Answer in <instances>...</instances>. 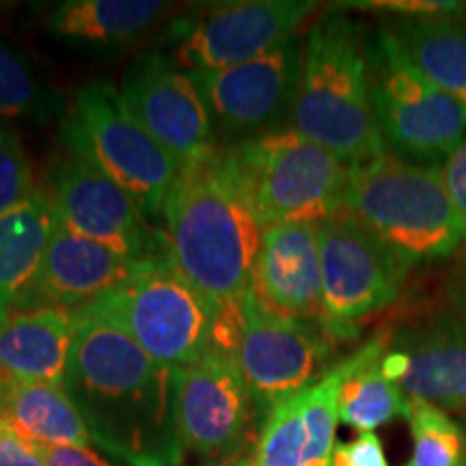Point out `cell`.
<instances>
[{
    "label": "cell",
    "instance_id": "obj_8",
    "mask_svg": "<svg viewBox=\"0 0 466 466\" xmlns=\"http://www.w3.org/2000/svg\"><path fill=\"white\" fill-rule=\"evenodd\" d=\"M370 80L378 130L395 158L441 168L466 143V108L425 80L382 26L370 39Z\"/></svg>",
    "mask_w": 466,
    "mask_h": 466
},
{
    "label": "cell",
    "instance_id": "obj_20",
    "mask_svg": "<svg viewBox=\"0 0 466 466\" xmlns=\"http://www.w3.org/2000/svg\"><path fill=\"white\" fill-rule=\"evenodd\" d=\"M76 319L66 309H26L0 322V374L5 380L66 384Z\"/></svg>",
    "mask_w": 466,
    "mask_h": 466
},
{
    "label": "cell",
    "instance_id": "obj_9",
    "mask_svg": "<svg viewBox=\"0 0 466 466\" xmlns=\"http://www.w3.org/2000/svg\"><path fill=\"white\" fill-rule=\"evenodd\" d=\"M326 335L352 341L359 324L391 307L410 272L404 261L352 214L339 212L318 225Z\"/></svg>",
    "mask_w": 466,
    "mask_h": 466
},
{
    "label": "cell",
    "instance_id": "obj_37",
    "mask_svg": "<svg viewBox=\"0 0 466 466\" xmlns=\"http://www.w3.org/2000/svg\"><path fill=\"white\" fill-rule=\"evenodd\" d=\"M242 466H253V464H250V460L247 458V460H244V464Z\"/></svg>",
    "mask_w": 466,
    "mask_h": 466
},
{
    "label": "cell",
    "instance_id": "obj_14",
    "mask_svg": "<svg viewBox=\"0 0 466 466\" xmlns=\"http://www.w3.org/2000/svg\"><path fill=\"white\" fill-rule=\"evenodd\" d=\"M177 410L186 458L209 464L242 458L259 415L240 367L217 354L182 370Z\"/></svg>",
    "mask_w": 466,
    "mask_h": 466
},
{
    "label": "cell",
    "instance_id": "obj_13",
    "mask_svg": "<svg viewBox=\"0 0 466 466\" xmlns=\"http://www.w3.org/2000/svg\"><path fill=\"white\" fill-rule=\"evenodd\" d=\"M52 203L66 229L134 261L167 255L165 231L151 229L141 208L100 168L67 151L52 175Z\"/></svg>",
    "mask_w": 466,
    "mask_h": 466
},
{
    "label": "cell",
    "instance_id": "obj_29",
    "mask_svg": "<svg viewBox=\"0 0 466 466\" xmlns=\"http://www.w3.org/2000/svg\"><path fill=\"white\" fill-rule=\"evenodd\" d=\"M333 466H389L380 436L363 432L348 442H337Z\"/></svg>",
    "mask_w": 466,
    "mask_h": 466
},
{
    "label": "cell",
    "instance_id": "obj_35",
    "mask_svg": "<svg viewBox=\"0 0 466 466\" xmlns=\"http://www.w3.org/2000/svg\"><path fill=\"white\" fill-rule=\"evenodd\" d=\"M247 458H236V460H227V462H218V464H206V466H242Z\"/></svg>",
    "mask_w": 466,
    "mask_h": 466
},
{
    "label": "cell",
    "instance_id": "obj_12",
    "mask_svg": "<svg viewBox=\"0 0 466 466\" xmlns=\"http://www.w3.org/2000/svg\"><path fill=\"white\" fill-rule=\"evenodd\" d=\"M335 346L319 324L275 316L248 294L236 363L259 415L322 380L337 365Z\"/></svg>",
    "mask_w": 466,
    "mask_h": 466
},
{
    "label": "cell",
    "instance_id": "obj_23",
    "mask_svg": "<svg viewBox=\"0 0 466 466\" xmlns=\"http://www.w3.org/2000/svg\"><path fill=\"white\" fill-rule=\"evenodd\" d=\"M58 225L50 195L31 199L0 214V322L20 307Z\"/></svg>",
    "mask_w": 466,
    "mask_h": 466
},
{
    "label": "cell",
    "instance_id": "obj_26",
    "mask_svg": "<svg viewBox=\"0 0 466 466\" xmlns=\"http://www.w3.org/2000/svg\"><path fill=\"white\" fill-rule=\"evenodd\" d=\"M63 108V96L39 76L26 52L0 35V121L50 124Z\"/></svg>",
    "mask_w": 466,
    "mask_h": 466
},
{
    "label": "cell",
    "instance_id": "obj_38",
    "mask_svg": "<svg viewBox=\"0 0 466 466\" xmlns=\"http://www.w3.org/2000/svg\"><path fill=\"white\" fill-rule=\"evenodd\" d=\"M462 466H466V460H464V464H462Z\"/></svg>",
    "mask_w": 466,
    "mask_h": 466
},
{
    "label": "cell",
    "instance_id": "obj_18",
    "mask_svg": "<svg viewBox=\"0 0 466 466\" xmlns=\"http://www.w3.org/2000/svg\"><path fill=\"white\" fill-rule=\"evenodd\" d=\"M137 266L138 261L58 223L37 277L15 311L66 309L74 313L119 288Z\"/></svg>",
    "mask_w": 466,
    "mask_h": 466
},
{
    "label": "cell",
    "instance_id": "obj_6",
    "mask_svg": "<svg viewBox=\"0 0 466 466\" xmlns=\"http://www.w3.org/2000/svg\"><path fill=\"white\" fill-rule=\"evenodd\" d=\"M261 229L322 223L343 212L350 168L289 127L229 145Z\"/></svg>",
    "mask_w": 466,
    "mask_h": 466
},
{
    "label": "cell",
    "instance_id": "obj_24",
    "mask_svg": "<svg viewBox=\"0 0 466 466\" xmlns=\"http://www.w3.org/2000/svg\"><path fill=\"white\" fill-rule=\"evenodd\" d=\"M3 417L35 445H93L85 419L63 384L5 380Z\"/></svg>",
    "mask_w": 466,
    "mask_h": 466
},
{
    "label": "cell",
    "instance_id": "obj_5",
    "mask_svg": "<svg viewBox=\"0 0 466 466\" xmlns=\"http://www.w3.org/2000/svg\"><path fill=\"white\" fill-rule=\"evenodd\" d=\"M74 316L113 326L149 359L173 370H188L209 357L212 309L179 275L168 253L138 261L119 288Z\"/></svg>",
    "mask_w": 466,
    "mask_h": 466
},
{
    "label": "cell",
    "instance_id": "obj_1",
    "mask_svg": "<svg viewBox=\"0 0 466 466\" xmlns=\"http://www.w3.org/2000/svg\"><path fill=\"white\" fill-rule=\"evenodd\" d=\"M76 319L66 391L93 445L126 466H182V370L156 363L130 337L100 322Z\"/></svg>",
    "mask_w": 466,
    "mask_h": 466
},
{
    "label": "cell",
    "instance_id": "obj_28",
    "mask_svg": "<svg viewBox=\"0 0 466 466\" xmlns=\"http://www.w3.org/2000/svg\"><path fill=\"white\" fill-rule=\"evenodd\" d=\"M37 192L33 167L20 137L0 127V214L31 199Z\"/></svg>",
    "mask_w": 466,
    "mask_h": 466
},
{
    "label": "cell",
    "instance_id": "obj_15",
    "mask_svg": "<svg viewBox=\"0 0 466 466\" xmlns=\"http://www.w3.org/2000/svg\"><path fill=\"white\" fill-rule=\"evenodd\" d=\"M119 93L145 130L182 167L218 149L212 119L195 80L168 56L138 58L127 69Z\"/></svg>",
    "mask_w": 466,
    "mask_h": 466
},
{
    "label": "cell",
    "instance_id": "obj_21",
    "mask_svg": "<svg viewBox=\"0 0 466 466\" xmlns=\"http://www.w3.org/2000/svg\"><path fill=\"white\" fill-rule=\"evenodd\" d=\"M382 28L425 80L466 108V5L451 14L400 17Z\"/></svg>",
    "mask_w": 466,
    "mask_h": 466
},
{
    "label": "cell",
    "instance_id": "obj_11",
    "mask_svg": "<svg viewBox=\"0 0 466 466\" xmlns=\"http://www.w3.org/2000/svg\"><path fill=\"white\" fill-rule=\"evenodd\" d=\"M302 58L305 37L296 35L242 66L190 74L214 130L236 145L288 127L299 96Z\"/></svg>",
    "mask_w": 466,
    "mask_h": 466
},
{
    "label": "cell",
    "instance_id": "obj_2",
    "mask_svg": "<svg viewBox=\"0 0 466 466\" xmlns=\"http://www.w3.org/2000/svg\"><path fill=\"white\" fill-rule=\"evenodd\" d=\"M168 258L212 309L244 307L261 238L229 147L182 167L165 212Z\"/></svg>",
    "mask_w": 466,
    "mask_h": 466
},
{
    "label": "cell",
    "instance_id": "obj_16",
    "mask_svg": "<svg viewBox=\"0 0 466 466\" xmlns=\"http://www.w3.org/2000/svg\"><path fill=\"white\" fill-rule=\"evenodd\" d=\"M350 357L322 380L270 408L250 453L253 466H333L339 393Z\"/></svg>",
    "mask_w": 466,
    "mask_h": 466
},
{
    "label": "cell",
    "instance_id": "obj_19",
    "mask_svg": "<svg viewBox=\"0 0 466 466\" xmlns=\"http://www.w3.org/2000/svg\"><path fill=\"white\" fill-rule=\"evenodd\" d=\"M391 350L404 359L400 389L408 400L441 410L466 408V316L456 309L432 313L391 335Z\"/></svg>",
    "mask_w": 466,
    "mask_h": 466
},
{
    "label": "cell",
    "instance_id": "obj_25",
    "mask_svg": "<svg viewBox=\"0 0 466 466\" xmlns=\"http://www.w3.org/2000/svg\"><path fill=\"white\" fill-rule=\"evenodd\" d=\"M389 346L391 335H378L350 357V371L339 393V421L360 434L408 417L410 400L380 370Z\"/></svg>",
    "mask_w": 466,
    "mask_h": 466
},
{
    "label": "cell",
    "instance_id": "obj_17",
    "mask_svg": "<svg viewBox=\"0 0 466 466\" xmlns=\"http://www.w3.org/2000/svg\"><path fill=\"white\" fill-rule=\"evenodd\" d=\"M318 225L283 223L264 229L250 296L275 316L324 326Z\"/></svg>",
    "mask_w": 466,
    "mask_h": 466
},
{
    "label": "cell",
    "instance_id": "obj_33",
    "mask_svg": "<svg viewBox=\"0 0 466 466\" xmlns=\"http://www.w3.org/2000/svg\"><path fill=\"white\" fill-rule=\"evenodd\" d=\"M442 182L450 192L451 203L466 223V143L460 147L450 160L442 165Z\"/></svg>",
    "mask_w": 466,
    "mask_h": 466
},
{
    "label": "cell",
    "instance_id": "obj_32",
    "mask_svg": "<svg viewBox=\"0 0 466 466\" xmlns=\"http://www.w3.org/2000/svg\"><path fill=\"white\" fill-rule=\"evenodd\" d=\"M46 466H115L91 447L74 445H37Z\"/></svg>",
    "mask_w": 466,
    "mask_h": 466
},
{
    "label": "cell",
    "instance_id": "obj_31",
    "mask_svg": "<svg viewBox=\"0 0 466 466\" xmlns=\"http://www.w3.org/2000/svg\"><path fill=\"white\" fill-rule=\"evenodd\" d=\"M346 7L376 9V11H389V14H400L401 17H417V15L451 14V11L462 9L464 5L445 3V0H376V3H348Z\"/></svg>",
    "mask_w": 466,
    "mask_h": 466
},
{
    "label": "cell",
    "instance_id": "obj_4",
    "mask_svg": "<svg viewBox=\"0 0 466 466\" xmlns=\"http://www.w3.org/2000/svg\"><path fill=\"white\" fill-rule=\"evenodd\" d=\"M343 212L374 231L408 268L466 250V223L439 167H417L387 154L352 168Z\"/></svg>",
    "mask_w": 466,
    "mask_h": 466
},
{
    "label": "cell",
    "instance_id": "obj_34",
    "mask_svg": "<svg viewBox=\"0 0 466 466\" xmlns=\"http://www.w3.org/2000/svg\"><path fill=\"white\" fill-rule=\"evenodd\" d=\"M447 299H450L451 309L466 316V250L453 268L450 283H447Z\"/></svg>",
    "mask_w": 466,
    "mask_h": 466
},
{
    "label": "cell",
    "instance_id": "obj_36",
    "mask_svg": "<svg viewBox=\"0 0 466 466\" xmlns=\"http://www.w3.org/2000/svg\"><path fill=\"white\" fill-rule=\"evenodd\" d=\"M3 406H5V378L0 374V415H3Z\"/></svg>",
    "mask_w": 466,
    "mask_h": 466
},
{
    "label": "cell",
    "instance_id": "obj_10",
    "mask_svg": "<svg viewBox=\"0 0 466 466\" xmlns=\"http://www.w3.org/2000/svg\"><path fill=\"white\" fill-rule=\"evenodd\" d=\"M316 7L309 0L217 5L173 26L168 58L186 74L242 66L300 35V26Z\"/></svg>",
    "mask_w": 466,
    "mask_h": 466
},
{
    "label": "cell",
    "instance_id": "obj_3",
    "mask_svg": "<svg viewBox=\"0 0 466 466\" xmlns=\"http://www.w3.org/2000/svg\"><path fill=\"white\" fill-rule=\"evenodd\" d=\"M288 127L350 168L389 154L371 104L370 39L365 28L341 11H326L309 28Z\"/></svg>",
    "mask_w": 466,
    "mask_h": 466
},
{
    "label": "cell",
    "instance_id": "obj_7",
    "mask_svg": "<svg viewBox=\"0 0 466 466\" xmlns=\"http://www.w3.org/2000/svg\"><path fill=\"white\" fill-rule=\"evenodd\" d=\"M67 151L80 156L121 186L147 220H158L182 165L141 126L110 83L76 91L63 124Z\"/></svg>",
    "mask_w": 466,
    "mask_h": 466
},
{
    "label": "cell",
    "instance_id": "obj_30",
    "mask_svg": "<svg viewBox=\"0 0 466 466\" xmlns=\"http://www.w3.org/2000/svg\"><path fill=\"white\" fill-rule=\"evenodd\" d=\"M0 466H46L37 445L26 441L0 415Z\"/></svg>",
    "mask_w": 466,
    "mask_h": 466
},
{
    "label": "cell",
    "instance_id": "obj_27",
    "mask_svg": "<svg viewBox=\"0 0 466 466\" xmlns=\"http://www.w3.org/2000/svg\"><path fill=\"white\" fill-rule=\"evenodd\" d=\"M408 423L412 453L401 466H462L466 460L464 430L445 410L410 400Z\"/></svg>",
    "mask_w": 466,
    "mask_h": 466
},
{
    "label": "cell",
    "instance_id": "obj_22",
    "mask_svg": "<svg viewBox=\"0 0 466 466\" xmlns=\"http://www.w3.org/2000/svg\"><path fill=\"white\" fill-rule=\"evenodd\" d=\"M168 11L165 0H66L48 11L44 28L61 42L119 48L147 35Z\"/></svg>",
    "mask_w": 466,
    "mask_h": 466
}]
</instances>
